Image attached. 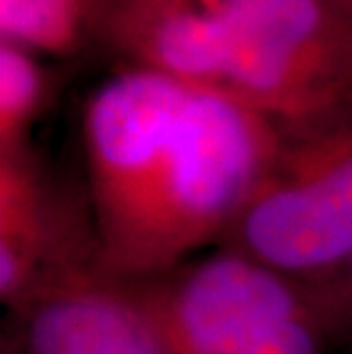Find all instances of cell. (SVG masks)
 Returning <instances> with one entry per match:
<instances>
[{"mask_svg": "<svg viewBox=\"0 0 352 354\" xmlns=\"http://www.w3.org/2000/svg\"><path fill=\"white\" fill-rule=\"evenodd\" d=\"M277 145V119L167 73L126 66L82 112L99 270L145 281L220 245Z\"/></svg>", "mask_w": 352, "mask_h": 354, "instance_id": "cell-1", "label": "cell"}, {"mask_svg": "<svg viewBox=\"0 0 352 354\" xmlns=\"http://www.w3.org/2000/svg\"><path fill=\"white\" fill-rule=\"evenodd\" d=\"M96 39L131 66L272 119L352 92V7L336 0H204L110 26Z\"/></svg>", "mask_w": 352, "mask_h": 354, "instance_id": "cell-2", "label": "cell"}, {"mask_svg": "<svg viewBox=\"0 0 352 354\" xmlns=\"http://www.w3.org/2000/svg\"><path fill=\"white\" fill-rule=\"evenodd\" d=\"M217 247L311 283L352 254V92L277 119V145Z\"/></svg>", "mask_w": 352, "mask_h": 354, "instance_id": "cell-3", "label": "cell"}, {"mask_svg": "<svg viewBox=\"0 0 352 354\" xmlns=\"http://www.w3.org/2000/svg\"><path fill=\"white\" fill-rule=\"evenodd\" d=\"M124 283L172 354H327L329 336L304 286L224 247Z\"/></svg>", "mask_w": 352, "mask_h": 354, "instance_id": "cell-4", "label": "cell"}, {"mask_svg": "<svg viewBox=\"0 0 352 354\" xmlns=\"http://www.w3.org/2000/svg\"><path fill=\"white\" fill-rule=\"evenodd\" d=\"M89 268H99V245L87 199L69 197L33 149L0 156V302L7 311Z\"/></svg>", "mask_w": 352, "mask_h": 354, "instance_id": "cell-5", "label": "cell"}, {"mask_svg": "<svg viewBox=\"0 0 352 354\" xmlns=\"http://www.w3.org/2000/svg\"><path fill=\"white\" fill-rule=\"evenodd\" d=\"M3 354H172L124 281L99 268L41 286L10 311Z\"/></svg>", "mask_w": 352, "mask_h": 354, "instance_id": "cell-6", "label": "cell"}, {"mask_svg": "<svg viewBox=\"0 0 352 354\" xmlns=\"http://www.w3.org/2000/svg\"><path fill=\"white\" fill-rule=\"evenodd\" d=\"M89 37L85 0H0V41L66 55Z\"/></svg>", "mask_w": 352, "mask_h": 354, "instance_id": "cell-7", "label": "cell"}, {"mask_svg": "<svg viewBox=\"0 0 352 354\" xmlns=\"http://www.w3.org/2000/svg\"><path fill=\"white\" fill-rule=\"evenodd\" d=\"M46 105V71L35 53L0 41V156L30 149V133Z\"/></svg>", "mask_w": 352, "mask_h": 354, "instance_id": "cell-8", "label": "cell"}, {"mask_svg": "<svg viewBox=\"0 0 352 354\" xmlns=\"http://www.w3.org/2000/svg\"><path fill=\"white\" fill-rule=\"evenodd\" d=\"M302 286L329 341H352V254L323 279Z\"/></svg>", "mask_w": 352, "mask_h": 354, "instance_id": "cell-9", "label": "cell"}, {"mask_svg": "<svg viewBox=\"0 0 352 354\" xmlns=\"http://www.w3.org/2000/svg\"><path fill=\"white\" fill-rule=\"evenodd\" d=\"M194 3H204V0H85L89 37H96L101 30L124 24V21L151 17V14Z\"/></svg>", "mask_w": 352, "mask_h": 354, "instance_id": "cell-10", "label": "cell"}, {"mask_svg": "<svg viewBox=\"0 0 352 354\" xmlns=\"http://www.w3.org/2000/svg\"><path fill=\"white\" fill-rule=\"evenodd\" d=\"M336 3H341V5H346V7H352V0H336Z\"/></svg>", "mask_w": 352, "mask_h": 354, "instance_id": "cell-11", "label": "cell"}]
</instances>
